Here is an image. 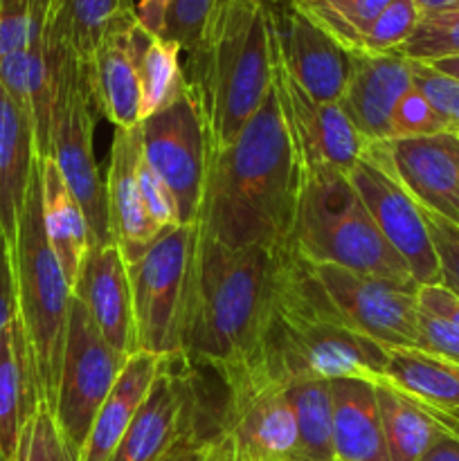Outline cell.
Returning <instances> with one entry per match:
<instances>
[{"label":"cell","mask_w":459,"mask_h":461,"mask_svg":"<svg viewBox=\"0 0 459 461\" xmlns=\"http://www.w3.org/2000/svg\"><path fill=\"white\" fill-rule=\"evenodd\" d=\"M399 52L418 63L459 57V12L426 14L418 18L417 30Z\"/></svg>","instance_id":"1f68e13d"},{"label":"cell","mask_w":459,"mask_h":461,"mask_svg":"<svg viewBox=\"0 0 459 461\" xmlns=\"http://www.w3.org/2000/svg\"><path fill=\"white\" fill-rule=\"evenodd\" d=\"M412 86V61L400 52H351V75L340 108L367 142H385L396 104Z\"/></svg>","instance_id":"ffe728a7"},{"label":"cell","mask_w":459,"mask_h":461,"mask_svg":"<svg viewBox=\"0 0 459 461\" xmlns=\"http://www.w3.org/2000/svg\"><path fill=\"white\" fill-rule=\"evenodd\" d=\"M346 176L385 241L408 264L417 286L441 284L439 259L418 203L367 153H363Z\"/></svg>","instance_id":"4fadbf2b"},{"label":"cell","mask_w":459,"mask_h":461,"mask_svg":"<svg viewBox=\"0 0 459 461\" xmlns=\"http://www.w3.org/2000/svg\"><path fill=\"white\" fill-rule=\"evenodd\" d=\"M417 302L418 309L426 311V313L448 320L454 327H459V297L446 291L441 284H435V286H418Z\"/></svg>","instance_id":"ee69618b"},{"label":"cell","mask_w":459,"mask_h":461,"mask_svg":"<svg viewBox=\"0 0 459 461\" xmlns=\"http://www.w3.org/2000/svg\"><path fill=\"white\" fill-rule=\"evenodd\" d=\"M423 210V207H421ZM428 232L435 246L441 270V286L459 297V225L423 210Z\"/></svg>","instance_id":"ab89813d"},{"label":"cell","mask_w":459,"mask_h":461,"mask_svg":"<svg viewBox=\"0 0 459 461\" xmlns=\"http://www.w3.org/2000/svg\"><path fill=\"white\" fill-rule=\"evenodd\" d=\"M169 358L135 351L126 358L124 369L117 376L111 394L104 401L102 410L97 412L90 435L81 450L79 461H111L120 446L122 437L129 430L135 412L140 410L142 401L147 399L153 381L162 372Z\"/></svg>","instance_id":"cb8c5ba5"},{"label":"cell","mask_w":459,"mask_h":461,"mask_svg":"<svg viewBox=\"0 0 459 461\" xmlns=\"http://www.w3.org/2000/svg\"><path fill=\"white\" fill-rule=\"evenodd\" d=\"M178 360H166L111 461H160L189 432L214 439L201 423L192 376L176 369Z\"/></svg>","instance_id":"2e32d148"},{"label":"cell","mask_w":459,"mask_h":461,"mask_svg":"<svg viewBox=\"0 0 459 461\" xmlns=\"http://www.w3.org/2000/svg\"><path fill=\"white\" fill-rule=\"evenodd\" d=\"M210 444V437L201 435V432H189L160 461H205Z\"/></svg>","instance_id":"f6af8a7d"},{"label":"cell","mask_w":459,"mask_h":461,"mask_svg":"<svg viewBox=\"0 0 459 461\" xmlns=\"http://www.w3.org/2000/svg\"><path fill=\"white\" fill-rule=\"evenodd\" d=\"M310 266V264H309ZM346 324L369 340L396 349H418L417 286L351 273L338 266H310Z\"/></svg>","instance_id":"7c38bea8"},{"label":"cell","mask_w":459,"mask_h":461,"mask_svg":"<svg viewBox=\"0 0 459 461\" xmlns=\"http://www.w3.org/2000/svg\"><path fill=\"white\" fill-rule=\"evenodd\" d=\"M0 461H9L7 457H4V453H3V448H0Z\"/></svg>","instance_id":"11a10c76"},{"label":"cell","mask_w":459,"mask_h":461,"mask_svg":"<svg viewBox=\"0 0 459 461\" xmlns=\"http://www.w3.org/2000/svg\"><path fill=\"white\" fill-rule=\"evenodd\" d=\"M223 3L225 0H171L162 39L174 41L184 57H189L196 52Z\"/></svg>","instance_id":"e575fe53"},{"label":"cell","mask_w":459,"mask_h":461,"mask_svg":"<svg viewBox=\"0 0 459 461\" xmlns=\"http://www.w3.org/2000/svg\"><path fill=\"white\" fill-rule=\"evenodd\" d=\"M417 401V399H414ZM423 410L428 412V417L436 423L444 432H448L450 437L459 439V410H446V408H435V405H428L417 401Z\"/></svg>","instance_id":"681fc988"},{"label":"cell","mask_w":459,"mask_h":461,"mask_svg":"<svg viewBox=\"0 0 459 461\" xmlns=\"http://www.w3.org/2000/svg\"><path fill=\"white\" fill-rule=\"evenodd\" d=\"M274 88L304 171L336 169L346 174L363 158L369 142L351 124L340 104L310 97L279 61L274 63Z\"/></svg>","instance_id":"9a60e30c"},{"label":"cell","mask_w":459,"mask_h":461,"mask_svg":"<svg viewBox=\"0 0 459 461\" xmlns=\"http://www.w3.org/2000/svg\"><path fill=\"white\" fill-rule=\"evenodd\" d=\"M387 347L356 331L328 300L313 268L284 248L277 291L256 363L274 381L360 378L385 383ZM246 372V369H243Z\"/></svg>","instance_id":"3957f363"},{"label":"cell","mask_w":459,"mask_h":461,"mask_svg":"<svg viewBox=\"0 0 459 461\" xmlns=\"http://www.w3.org/2000/svg\"><path fill=\"white\" fill-rule=\"evenodd\" d=\"M376 399L390 461H418L444 432L412 396L390 383H376Z\"/></svg>","instance_id":"f546056e"},{"label":"cell","mask_w":459,"mask_h":461,"mask_svg":"<svg viewBox=\"0 0 459 461\" xmlns=\"http://www.w3.org/2000/svg\"><path fill=\"white\" fill-rule=\"evenodd\" d=\"M72 297L86 306L112 349L124 356L138 351L129 266L115 243L93 246L86 252L72 284Z\"/></svg>","instance_id":"ac0fdd59"},{"label":"cell","mask_w":459,"mask_h":461,"mask_svg":"<svg viewBox=\"0 0 459 461\" xmlns=\"http://www.w3.org/2000/svg\"><path fill=\"white\" fill-rule=\"evenodd\" d=\"M418 18H421V14L414 7L412 0H394L382 9L374 25L364 32L360 50H356V52H399L405 41L417 30Z\"/></svg>","instance_id":"d590c367"},{"label":"cell","mask_w":459,"mask_h":461,"mask_svg":"<svg viewBox=\"0 0 459 461\" xmlns=\"http://www.w3.org/2000/svg\"><path fill=\"white\" fill-rule=\"evenodd\" d=\"M390 3H394V0H351L340 12L333 14L327 21L318 23V25L324 27L333 39L340 41L346 50L356 52V50H360L364 32L374 25V21L381 16L382 9Z\"/></svg>","instance_id":"74e56055"},{"label":"cell","mask_w":459,"mask_h":461,"mask_svg":"<svg viewBox=\"0 0 459 461\" xmlns=\"http://www.w3.org/2000/svg\"><path fill=\"white\" fill-rule=\"evenodd\" d=\"M336 461H338V459H336Z\"/></svg>","instance_id":"6f0895ef"},{"label":"cell","mask_w":459,"mask_h":461,"mask_svg":"<svg viewBox=\"0 0 459 461\" xmlns=\"http://www.w3.org/2000/svg\"><path fill=\"white\" fill-rule=\"evenodd\" d=\"M333 450L338 461H390L376 385L360 378L331 381Z\"/></svg>","instance_id":"d4e9b609"},{"label":"cell","mask_w":459,"mask_h":461,"mask_svg":"<svg viewBox=\"0 0 459 461\" xmlns=\"http://www.w3.org/2000/svg\"><path fill=\"white\" fill-rule=\"evenodd\" d=\"M300 12H304L306 16L313 18L315 23H322L327 18H331L333 14L340 12L346 3L351 0H291Z\"/></svg>","instance_id":"7dc6e473"},{"label":"cell","mask_w":459,"mask_h":461,"mask_svg":"<svg viewBox=\"0 0 459 461\" xmlns=\"http://www.w3.org/2000/svg\"><path fill=\"white\" fill-rule=\"evenodd\" d=\"M135 25L138 16L112 27L86 61L94 108L115 129H135L142 122Z\"/></svg>","instance_id":"44dd1931"},{"label":"cell","mask_w":459,"mask_h":461,"mask_svg":"<svg viewBox=\"0 0 459 461\" xmlns=\"http://www.w3.org/2000/svg\"><path fill=\"white\" fill-rule=\"evenodd\" d=\"M14 279H16L18 318L30 340L39 369L40 394L54 408L66 349L68 318L72 306V286L54 255L43 225V178L36 160L27 189L25 205L18 219L12 243Z\"/></svg>","instance_id":"8992f818"},{"label":"cell","mask_w":459,"mask_h":461,"mask_svg":"<svg viewBox=\"0 0 459 461\" xmlns=\"http://www.w3.org/2000/svg\"><path fill=\"white\" fill-rule=\"evenodd\" d=\"M126 358L129 356L120 354L104 340L86 306L72 297L52 412L76 459L81 457L90 428L124 369Z\"/></svg>","instance_id":"9c48e42d"},{"label":"cell","mask_w":459,"mask_h":461,"mask_svg":"<svg viewBox=\"0 0 459 461\" xmlns=\"http://www.w3.org/2000/svg\"><path fill=\"white\" fill-rule=\"evenodd\" d=\"M273 12L266 0H225L184 77L201 102L210 149L228 147L255 117L274 86Z\"/></svg>","instance_id":"277c9868"},{"label":"cell","mask_w":459,"mask_h":461,"mask_svg":"<svg viewBox=\"0 0 459 461\" xmlns=\"http://www.w3.org/2000/svg\"><path fill=\"white\" fill-rule=\"evenodd\" d=\"M418 349L459 365V327L448 320L418 311Z\"/></svg>","instance_id":"b9f144b4"},{"label":"cell","mask_w":459,"mask_h":461,"mask_svg":"<svg viewBox=\"0 0 459 461\" xmlns=\"http://www.w3.org/2000/svg\"><path fill=\"white\" fill-rule=\"evenodd\" d=\"M428 66L435 68V70H439V72H444V75L459 79V57L441 59V61H432V63H428Z\"/></svg>","instance_id":"f5cc1de1"},{"label":"cell","mask_w":459,"mask_h":461,"mask_svg":"<svg viewBox=\"0 0 459 461\" xmlns=\"http://www.w3.org/2000/svg\"><path fill=\"white\" fill-rule=\"evenodd\" d=\"M270 12L279 66L313 99L340 104L349 84L351 50L292 3Z\"/></svg>","instance_id":"e0dca14e"},{"label":"cell","mask_w":459,"mask_h":461,"mask_svg":"<svg viewBox=\"0 0 459 461\" xmlns=\"http://www.w3.org/2000/svg\"><path fill=\"white\" fill-rule=\"evenodd\" d=\"M36 160L39 153L30 115L0 86V232L9 246L16 239Z\"/></svg>","instance_id":"603a6c76"},{"label":"cell","mask_w":459,"mask_h":461,"mask_svg":"<svg viewBox=\"0 0 459 461\" xmlns=\"http://www.w3.org/2000/svg\"><path fill=\"white\" fill-rule=\"evenodd\" d=\"M302 183L304 167L273 86L234 142L210 149L196 223L230 248H284Z\"/></svg>","instance_id":"6da1fadb"},{"label":"cell","mask_w":459,"mask_h":461,"mask_svg":"<svg viewBox=\"0 0 459 461\" xmlns=\"http://www.w3.org/2000/svg\"><path fill=\"white\" fill-rule=\"evenodd\" d=\"M45 403L39 369L21 318L12 320L0 338V448L4 457H16L18 437L32 414Z\"/></svg>","instance_id":"7402d4cb"},{"label":"cell","mask_w":459,"mask_h":461,"mask_svg":"<svg viewBox=\"0 0 459 461\" xmlns=\"http://www.w3.org/2000/svg\"><path fill=\"white\" fill-rule=\"evenodd\" d=\"M300 437V461H336L331 381L300 378L284 383Z\"/></svg>","instance_id":"4dcf8cb0"},{"label":"cell","mask_w":459,"mask_h":461,"mask_svg":"<svg viewBox=\"0 0 459 461\" xmlns=\"http://www.w3.org/2000/svg\"><path fill=\"white\" fill-rule=\"evenodd\" d=\"M133 39L135 54H138L140 90H142L140 113L144 120L183 97L189 90V84L180 61L183 50L174 41L148 34L140 23L135 25Z\"/></svg>","instance_id":"f1b7e54d"},{"label":"cell","mask_w":459,"mask_h":461,"mask_svg":"<svg viewBox=\"0 0 459 461\" xmlns=\"http://www.w3.org/2000/svg\"><path fill=\"white\" fill-rule=\"evenodd\" d=\"M216 435L234 446L237 461H300V437L286 387L261 369L225 378Z\"/></svg>","instance_id":"8fae6325"},{"label":"cell","mask_w":459,"mask_h":461,"mask_svg":"<svg viewBox=\"0 0 459 461\" xmlns=\"http://www.w3.org/2000/svg\"><path fill=\"white\" fill-rule=\"evenodd\" d=\"M171 0H140L135 5V14H138V23L153 36L165 34L166 12H169Z\"/></svg>","instance_id":"bcb514c9"},{"label":"cell","mask_w":459,"mask_h":461,"mask_svg":"<svg viewBox=\"0 0 459 461\" xmlns=\"http://www.w3.org/2000/svg\"><path fill=\"white\" fill-rule=\"evenodd\" d=\"M50 45L57 63L52 117H50V158L79 201L88 219L94 246H106L112 243V239L108 225L106 178H102V171L94 160L93 129L97 108L90 93L88 70L75 54L54 43Z\"/></svg>","instance_id":"52a82bcc"},{"label":"cell","mask_w":459,"mask_h":461,"mask_svg":"<svg viewBox=\"0 0 459 461\" xmlns=\"http://www.w3.org/2000/svg\"><path fill=\"white\" fill-rule=\"evenodd\" d=\"M414 7L418 9L421 16L426 14H439V12H450L459 5V0H412Z\"/></svg>","instance_id":"816d5d0a"},{"label":"cell","mask_w":459,"mask_h":461,"mask_svg":"<svg viewBox=\"0 0 459 461\" xmlns=\"http://www.w3.org/2000/svg\"><path fill=\"white\" fill-rule=\"evenodd\" d=\"M418 461H459V439L450 437L448 432H441L439 439L423 453Z\"/></svg>","instance_id":"c3c4849f"},{"label":"cell","mask_w":459,"mask_h":461,"mask_svg":"<svg viewBox=\"0 0 459 461\" xmlns=\"http://www.w3.org/2000/svg\"><path fill=\"white\" fill-rule=\"evenodd\" d=\"M142 156L178 203L180 223H196L205 192L210 131L189 86L183 97L140 122Z\"/></svg>","instance_id":"30bf717a"},{"label":"cell","mask_w":459,"mask_h":461,"mask_svg":"<svg viewBox=\"0 0 459 461\" xmlns=\"http://www.w3.org/2000/svg\"><path fill=\"white\" fill-rule=\"evenodd\" d=\"M446 131H450L448 122L432 106L430 99L417 86H412L396 104L394 115H392L390 140L423 138V135H436L446 133Z\"/></svg>","instance_id":"8d00e7d4"},{"label":"cell","mask_w":459,"mask_h":461,"mask_svg":"<svg viewBox=\"0 0 459 461\" xmlns=\"http://www.w3.org/2000/svg\"><path fill=\"white\" fill-rule=\"evenodd\" d=\"M140 162H142L140 126L115 129L106 171L108 225H111L112 243L120 248L126 264L140 259L162 232L144 205L142 187H140Z\"/></svg>","instance_id":"d6986e66"},{"label":"cell","mask_w":459,"mask_h":461,"mask_svg":"<svg viewBox=\"0 0 459 461\" xmlns=\"http://www.w3.org/2000/svg\"><path fill=\"white\" fill-rule=\"evenodd\" d=\"M52 0H0V61L45 32Z\"/></svg>","instance_id":"836d02e7"},{"label":"cell","mask_w":459,"mask_h":461,"mask_svg":"<svg viewBox=\"0 0 459 461\" xmlns=\"http://www.w3.org/2000/svg\"><path fill=\"white\" fill-rule=\"evenodd\" d=\"M418 207L459 225V135L453 131L423 138L369 142L364 149Z\"/></svg>","instance_id":"5bb4252c"},{"label":"cell","mask_w":459,"mask_h":461,"mask_svg":"<svg viewBox=\"0 0 459 461\" xmlns=\"http://www.w3.org/2000/svg\"><path fill=\"white\" fill-rule=\"evenodd\" d=\"M385 383L421 403L459 410V365L430 351L414 347L387 349Z\"/></svg>","instance_id":"83f0119b"},{"label":"cell","mask_w":459,"mask_h":461,"mask_svg":"<svg viewBox=\"0 0 459 461\" xmlns=\"http://www.w3.org/2000/svg\"><path fill=\"white\" fill-rule=\"evenodd\" d=\"M198 223L171 225L129 266L138 351L180 358Z\"/></svg>","instance_id":"ba28073f"},{"label":"cell","mask_w":459,"mask_h":461,"mask_svg":"<svg viewBox=\"0 0 459 461\" xmlns=\"http://www.w3.org/2000/svg\"><path fill=\"white\" fill-rule=\"evenodd\" d=\"M16 279H14V259L12 246L0 232V338L7 331L12 320L16 318Z\"/></svg>","instance_id":"7bdbcfd3"},{"label":"cell","mask_w":459,"mask_h":461,"mask_svg":"<svg viewBox=\"0 0 459 461\" xmlns=\"http://www.w3.org/2000/svg\"><path fill=\"white\" fill-rule=\"evenodd\" d=\"M43 178V225L48 241L66 273L68 284H75L81 259L94 246L88 219L66 180L58 174L52 158H39Z\"/></svg>","instance_id":"484cf974"},{"label":"cell","mask_w":459,"mask_h":461,"mask_svg":"<svg viewBox=\"0 0 459 461\" xmlns=\"http://www.w3.org/2000/svg\"><path fill=\"white\" fill-rule=\"evenodd\" d=\"M140 187H142L144 205H147L148 214L162 230L171 228V225H183L174 194L166 187L165 180L147 165L144 156L142 162H140Z\"/></svg>","instance_id":"60d3db41"},{"label":"cell","mask_w":459,"mask_h":461,"mask_svg":"<svg viewBox=\"0 0 459 461\" xmlns=\"http://www.w3.org/2000/svg\"><path fill=\"white\" fill-rule=\"evenodd\" d=\"M412 79L414 86L430 99L432 106L448 122L450 131L459 135V79L418 61H412Z\"/></svg>","instance_id":"f35d334b"},{"label":"cell","mask_w":459,"mask_h":461,"mask_svg":"<svg viewBox=\"0 0 459 461\" xmlns=\"http://www.w3.org/2000/svg\"><path fill=\"white\" fill-rule=\"evenodd\" d=\"M266 3H268L270 9H277V7H282V5H288L291 0H266Z\"/></svg>","instance_id":"db71d44e"},{"label":"cell","mask_w":459,"mask_h":461,"mask_svg":"<svg viewBox=\"0 0 459 461\" xmlns=\"http://www.w3.org/2000/svg\"><path fill=\"white\" fill-rule=\"evenodd\" d=\"M284 248H230L198 225L180 354L187 367L202 365L225 381L256 363Z\"/></svg>","instance_id":"7a4b0ae2"},{"label":"cell","mask_w":459,"mask_h":461,"mask_svg":"<svg viewBox=\"0 0 459 461\" xmlns=\"http://www.w3.org/2000/svg\"><path fill=\"white\" fill-rule=\"evenodd\" d=\"M135 16L133 0H52L45 36L86 63L112 27Z\"/></svg>","instance_id":"4316f807"},{"label":"cell","mask_w":459,"mask_h":461,"mask_svg":"<svg viewBox=\"0 0 459 461\" xmlns=\"http://www.w3.org/2000/svg\"><path fill=\"white\" fill-rule=\"evenodd\" d=\"M205 461H237V453H234L232 441L225 435H216L210 444V453H207Z\"/></svg>","instance_id":"f907efd6"},{"label":"cell","mask_w":459,"mask_h":461,"mask_svg":"<svg viewBox=\"0 0 459 461\" xmlns=\"http://www.w3.org/2000/svg\"><path fill=\"white\" fill-rule=\"evenodd\" d=\"M450 12H459V5H457V7H454V9H450Z\"/></svg>","instance_id":"9f6ffc18"},{"label":"cell","mask_w":459,"mask_h":461,"mask_svg":"<svg viewBox=\"0 0 459 461\" xmlns=\"http://www.w3.org/2000/svg\"><path fill=\"white\" fill-rule=\"evenodd\" d=\"M14 461H79L68 446L48 403H40L22 426Z\"/></svg>","instance_id":"d6a6232c"},{"label":"cell","mask_w":459,"mask_h":461,"mask_svg":"<svg viewBox=\"0 0 459 461\" xmlns=\"http://www.w3.org/2000/svg\"><path fill=\"white\" fill-rule=\"evenodd\" d=\"M288 248L310 266H338L367 277L417 286L408 264L385 241L349 176L342 171H304Z\"/></svg>","instance_id":"5b68a950"}]
</instances>
